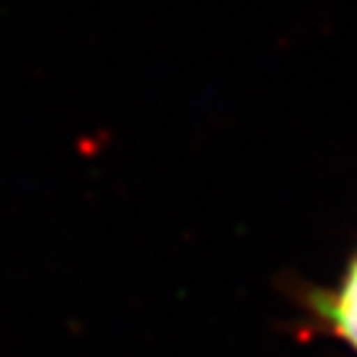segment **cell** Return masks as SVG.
<instances>
[{"label":"cell","instance_id":"1","mask_svg":"<svg viewBox=\"0 0 357 357\" xmlns=\"http://www.w3.org/2000/svg\"><path fill=\"white\" fill-rule=\"evenodd\" d=\"M296 296L320 331L357 355V249L347 259L342 281L336 286H299Z\"/></svg>","mask_w":357,"mask_h":357}]
</instances>
